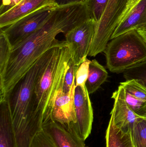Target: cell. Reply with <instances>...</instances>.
<instances>
[{
	"label": "cell",
	"mask_w": 146,
	"mask_h": 147,
	"mask_svg": "<svg viewBox=\"0 0 146 147\" xmlns=\"http://www.w3.org/2000/svg\"><path fill=\"white\" fill-rule=\"evenodd\" d=\"M134 147H146V119L140 118L135 123L131 132Z\"/></svg>",
	"instance_id": "19"
},
{
	"label": "cell",
	"mask_w": 146,
	"mask_h": 147,
	"mask_svg": "<svg viewBox=\"0 0 146 147\" xmlns=\"http://www.w3.org/2000/svg\"><path fill=\"white\" fill-rule=\"evenodd\" d=\"M97 25L95 20L89 19L64 34L68 44L71 59L77 67L88 56Z\"/></svg>",
	"instance_id": "7"
},
{
	"label": "cell",
	"mask_w": 146,
	"mask_h": 147,
	"mask_svg": "<svg viewBox=\"0 0 146 147\" xmlns=\"http://www.w3.org/2000/svg\"><path fill=\"white\" fill-rule=\"evenodd\" d=\"M42 129L56 147H87L74 127H67L51 118L43 123Z\"/></svg>",
	"instance_id": "11"
},
{
	"label": "cell",
	"mask_w": 146,
	"mask_h": 147,
	"mask_svg": "<svg viewBox=\"0 0 146 147\" xmlns=\"http://www.w3.org/2000/svg\"><path fill=\"white\" fill-rule=\"evenodd\" d=\"M0 1H2V0H0Z\"/></svg>",
	"instance_id": "30"
},
{
	"label": "cell",
	"mask_w": 146,
	"mask_h": 147,
	"mask_svg": "<svg viewBox=\"0 0 146 147\" xmlns=\"http://www.w3.org/2000/svg\"><path fill=\"white\" fill-rule=\"evenodd\" d=\"M53 47L34 63L9 96L18 147H30L35 136L42 129L43 123L34 110V90L38 76L50 58Z\"/></svg>",
	"instance_id": "2"
},
{
	"label": "cell",
	"mask_w": 146,
	"mask_h": 147,
	"mask_svg": "<svg viewBox=\"0 0 146 147\" xmlns=\"http://www.w3.org/2000/svg\"><path fill=\"white\" fill-rule=\"evenodd\" d=\"M51 4H53L51 0H22L7 12L0 15V29L8 26L26 16Z\"/></svg>",
	"instance_id": "12"
},
{
	"label": "cell",
	"mask_w": 146,
	"mask_h": 147,
	"mask_svg": "<svg viewBox=\"0 0 146 147\" xmlns=\"http://www.w3.org/2000/svg\"><path fill=\"white\" fill-rule=\"evenodd\" d=\"M91 61L87 58L77 68L75 73V86L85 87V83L89 74V65Z\"/></svg>",
	"instance_id": "23"
},
{
	"label": "cell",
	"mask_w": 146,
	"mask_h": 147,
	"mask_svg": "<svg viewBox=\"0 0 146 147\" xmlns=\"http://www.w3.org/2000/svg\"><path fill=\"white\" fill-rule=\"evenodd\" d=\"M106 147H134L131 133H125L115 126L110 118L106 132Z\"/></svg>",
	"instance_id": "15"
},
{
	"label": "cell",
	"mask_w": 146,
	"mask_h": 147,
	"mask_svg": "<svg viewBox=\"0 0 146 147\" xmlns=\"http://www.w3.org/2000/svg\"><path fill=\"white\" fill-rule=\"evenodd\" d=\"M146 28V0H140L120 23L111 39L127 32Z\"/></svg>",
	"instance_id": "13"
},
{
	"label": "cell",
	"mask_w": 146,
	"mask_h": 147,
	"mask_svg": "<svg viewBox=\"0 0 146 147\" xmlns=\"http://www.w3.org/2000/svg\"><path fill=\"white\" fill-rule=\"evenodd\" d=\"M12 47L7 36L0 31V87L3 85L4 77L10 59Z\"/></svg>",
	"instance_id": "17"
},
{
	"label": "cell",
	"mask_w": 146,
	"mask_h": 147,
	"mask_svg": "<svg viewBox=\"0 0 146 147\" xmlns=\"http://www.w3.org/2000/svg\"><path fill=\"white\" fill-rule=\"evenodd\" d=\"M111 98L114 99L111 118L115 126L125 133H131L135 122L141 118L129 106L125 98V91L120 84L113 92Z\"/></svg>",
	"instance_id": "9"
},
{
	"label": "cell",
	"mask_w": 146,
	"mask_h": 147,
	"mask_svg": "<svg viewBox=\"0 0 146 147\" xmlns=\"http://www.w3.org/2000/svg\"><path fill=\"white\" fill-rule=\"evenodd\" d=\"M89 95L86 86H75L74 104L76 121L75 128L80 138L85 141L91 132L93 120Z\"/></svg>",
	"instance_id": "8"
},
{
	"label": "cell",
	"mask_w": 146,
	"mask_h": 147,
	"mask_svg": "<svg viewBox=\"0 0 146 147\" xmlns=\"http://www.w3.org/2000/svg\"><path fill=\"white\" fill-rule=\"evenodd\" d=\"M125 98L128 105L136 115L146 119V101L136 98L126 92Z\"/></svg>",
	"instance_id": "22"
},
{
	"label": "cell",
	"mask_w": 146,
	"mask_h": 147,
	"mask_svg": "<svg viewBox=\"0 0 146 147\" xmlns=\"http://www.w3.org/2000/svg\"><path fill=\"white\" fill-rule=\"evenodd\" d=\"M71 55L66 40L53 47L52 54L38 76L34 90L35 114L42 123L51 118L55 99L62 86Z\"/></svg>",
	"instance_id": "3"
},
{
	"label": "cell",
	"mask_w": 146,
	"mask_h": 147,
	"mask_svg": "<svg viewBox=\"0 0 146 147\" xmlns=\"http://www.w3.org/2000/svg\"><path fill=\"white\" fill-rule=\"evenodd\" d=\"M57 7L67 6L75 3H85L87 0H51Z\"/></svg>",
	"instance_id": "27"
},
{
	"label": "cell",
	"mask_w": 146,
	"mask_h": 147,
	"mask_svg": "<svg viewBox=\"0 0 146 147\" xmlns=\"http://www.w3.org/2000/svg\"><path fill=\"white\" fill-rule=\"evenodd\" d=\"M109 0H87L86 3L92 19L97 23L100 21Z\"/></svg>",
	"instance_id": "20"
},
{
	"label": "cell",
	"mask_w": 146,
	"mask_h": 147,
	"mask_svg": "<svg viewBox=\"0 0 146 147\" xmlns=\"http://www.w3.org/2000/svg\"><path fill=\"white\" fill-rule=\"evenodd\" d=\"M140 29H146V28H140Z\"/></svg>",
	"instance_id": "29"
},
{
	"label": "cell",
	"mask_w": 146,
	"mask_h": 147,
	"mask_svg": "<svg viewBox=\"0 0 146 147\" xmlns=\"http://www.w3.org/2000/svg\"><path fill=\"white\" fill-rule=\"evenodd\" d=\"M78 67L75 66L72 59L69 61V66L66 71L63 84V91L65 93H68L72 88L73 83L75 78V73Z\"/></svg>",
	"instance_id": "24"
},
{
	"label": "cell",
	"mask_w": 146,
	"mask_h": 147,
	"mask_svg": "<svg viewBox=\"0 0 146 147\" xmlns=\"http://www.w3.org/2000/svg\"><path fill=\"white\" fill-rule=\"evenodd\" d=\"M90 19L91 17L86 3L55 8L42 27L12 47L3 85L0 87V100L9 97L34 63L59 43L56 39L59 34H65Z\"/></svg>",
	"instance_id": "1"
},
{
	"label": "cell",
	"mask_w": 146,
	"mask_h": 147,
	"mask_svg": "<svg viewBox=\"0 0 146 147\" xmlns=\"http://www.w3.org/2000/svg\"><path fill=\"white\" fill-rule=\"evenodd\" d=\"M140 0H109L97 23L88 56L95 57L104 51L118 25Z\"/></svg>",
	"instance_id": "5"
},
{
	"label": "cell",
	"mask_w": 146,
	"mask_h": 147,
	"mask_svg": "<svg viewBox=\"0 0 146 147\" xmlns=\"http://www.w3.org/2000/svg\"><path fill=\"white\" fill-rule=\"evenodd\" d=\"M108 77V72L103 65L96 59L91 61L89 65V74L85 83L89 94H92L98 90Z\"/></svg>",
	"instance_id": "16"
},
{
	"label": "cell",
	"mask_w": 146,
	"mask_h": 147,
	"mask_svg": "<svg viewBox=\"0 0 146 147\" xmlns=\"http://www.w3.org/2000/svg\"><path fill=\"white\" fill-rule=\"evenodd\" d=\"M57 7L54 4L46 5L1 29L13 47L42 27Z\"/></svg>",
	"instance_id": "6"
},
{
	"label": "cell",
	"mask_w": 146,
	"mask_h": 147,
	"mask_svg": "<svg viewBox=\"0 0 146 147\" xmlns=\"http://www.w3.org/2000/svg\"><path fill=\"white\" fill-rule=\"evenodd\" d=\"M136 30H137L146 43V29H139Z\"/></svg>",
	"instance_id": "28"
},
{
	"label": "cell",
	"mask_w": 146,
	"mask_h": 147,
	"mask_svg": "<svg viewBox=\"0 0 146 147\" xmlns=\"http://www.w3.org/2000/svg\"><path fill=\"white\" fill-rule=\"evenodd\" d=\"M30 147H56L43 129L34 136Z\"/></svg>",
	"instance_id": "25"
},
{
	"label": "cell",
	"mask_w": 146,
	"mask_h": 147,
	"mask_svg": "<svg viewBox=\"0 0 146 147\" xmlns=\"http://www.w3.org/2000/svg\"><path fill=\"white\" fill-rule=\"evenodd\" d=\"M104 52L110 71L120 73L146 60V43L137 30L111 40Z\"/></svg>",
	"instance_id": "4"
},
{
	"label": "cell",
	"mask_w": 146,
	"mask_h": 147,
	"mask_svg": "<svg viewBox=\"0 0 146 147\" xmlns=\"http://www.w3.org/2000/svg\"><path fill=\"white\" fill-rule=\"evenodd\" d=\"M22 0H2L0 4V15L5 13Z\"/></svg>",
	"instance_id": "26"
},
{
	"label": "cell",
	"mask_w": 146,
	"mask_h": 147,
	"mask_svg": "<svg viewBox=\"0 0 146 147\" xmlns=\"http://www.w3.org/2000/svg\"><path fill=\"white\" fill-rule=\"evenodd\" d=\"M123 74L126 80H135L146 89V60L125 70Z\"/></svg>",
	"instance_id": "18"
},
{
	"label": "cell",
	"mask_w": 146,
	"mask_h": 147,
	"mask_svg": "<svg viewBox=\"0 0 146 147\" xmlns=\"http://www.w3.org/2000/svg\"><path fill=\"white\" fill-rule=\"evenodd\" d=\"M125 92L133 96L146 101V89L135 80H126L121 83Z\"/></svg>",
	"instance_id": "21"
},
{
	"label": "cell",
	"mask_w": 146,
	"mask_h": 147,
	"mask_svg": "<svg viewBox=\"0 0 146 147\" xmlns=\"http://www.w3.org/2000/svg\"><path fill=\"white\" fill-rule=\"evenodd\" d=\"M75 86V80L68 93L63 91L62 86L59 89L51 112L52 120L68 128L75 127L76 121L74 104Z\"/></svg>",
	"instance_id": "10"
},
{
	"label": "cell",
	"mask_w": 146,
	"mask_h": 147,
	"mask_svg": "<svg viewBox=\"0 0 146 147\" xmlns=\"http://www.w3.org/2000/svg\"><path fill=\"white\" fill-rule=\"evenodd\" d=\"M0 147H18L9 97L0 100Z\"/></svg>",
	"instance_id": "14"
}]
</instances>
